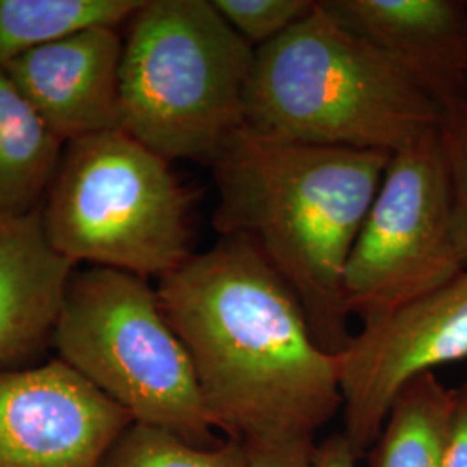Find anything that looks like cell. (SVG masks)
I'll return each mask as SVG.
<instances>
[{
    "mask_svg": "<svg viewBox=\"0 0 467 467\" xmlns=\"http://www.w3.org/2000/svg\"><path fill=\"white\" fill-rule=\"evenodd\" d=\"M75 267L50 246L40 210L0 223V366L52 336Z\"/></svg>",
    "mask_w": 467,
    "mask_h": 467,
    "instance_id": "12",
    "label": "cell"
},
{
    "mask_svg": "<svg viewBox=\"0 0 467 467\" xmlns=\"http://www.w3.org/2000/svg\"><path fill=\"white\" fill-rule=\"evenodd\" d=\"M132 424L61 358L0 370V467H102Z\"/></svg>",
    "mask_w": 467,
    "mask_h": 467,
    "instance_id": "9",
    "label": "cell"
},
{
    "mask_svg": "<svg viewBox=\"0 0 467 467\" xmlns=\"http://www.w3.org/2000/svg\"><path fill=\"white\" fill-rule=\"evenodd\" d=\"M218 13L253 49L285 34L306 16L314 0H212Z\"/></svg>",
    "mask_w": 467,
    "mask_h": 467,
    "instance_id": "17",
    "label": "cell"
},
{
    "mask_svg": "<svg viewBox=\"0 0 467 467\" xmlns=\"http://www.w3.org/2000/svg\"><path fill=\"white\" fill-rule=\"evenodd\" d=\"M127 25L119 129L167 161L212 167L246 125L256 49L212 0H144Z\"/></svg>",
    "mask_w": 467,
    "mask_h": 467,
    "instance_id": "4",
    "label": "cell"
},
{
    "mask_svg": "<svg viewBox=\"0 0 467 467\" xmlns=\"http://www.w3.org/2000/svg\"><path fill=\"white\" fill-rule=\"evenodd\" d=\"M467 358V268L362 326L337 355L343 436L357 461L381 433L397 393L419 374Z\"/></svg>",
    "mask_w": 467,
    "mask_h": 467,
    "instance_id": "8",
    "label": "cell"
},
{
    "mask_svg": "<svg viewBox=\"0 0 467 467\" xmlns=\"http://www.w3.org/2000/svg\"><path fill=\"white\" fill-rule=\"evenodd\" d=\"M440 139L451 177L453 237L467 267V99L443 111Z\"/></svg>",
    "mask_w": 467,
    "mask_h": 467,
    "instance_id": "18",
    "label": "cell"
},
{
    "mask_svg": "<svg viewBox=\"0 0 467 467\" xmlns=\"http://www.w3.org/2000/svg\"><path fill=\"white\" fill-rule=\"evenodd\" d=\"M156 289L225 438H316L341 410L337 357L320 348L298 296L246 241L220 237Z\"/></svg>",
    "mask_w": 467,
    "mask_h": 467,
    "instance_id": "1",
    "label": "cell"
},
{
    "mask_svg": "<svg viewBox=\"0 0 467 467\" xmlns=\"http://www.w3.org/2000/svg\"><path fill=\"white\" fill-rule=\"evenodd\" d=\"M466 4H467V2H466Z\"/></svg>",
    "mask_w": 467,
    "mask_h": 467,
    "instance_id": "22",
    "label": "cell"
},
{
    "mask_svg": "<svg viewBox=\"0 0 467 467\" xmlns=\"http://www.w3.org/2000/svg\"><path fill=\"white\" fill-rule=\"evenodd\" d=\"M441 118L418 85L320 2L256 49L246 94V127L256 134L395 154Z\"/></svg>",
    "mask_w": 467,
    "mask_h": 467,
    "instance_id": "3",
    "label": "cell"
},
{
    "mask_svg": "<svg viewBox=\"0 0 467 467\" xmlns=\"http://www.w3.org/2000/svg\"><path fill=\"white\" fill-rule=\"evenodd\" d=\"M391 154L314 146L246 125L213 161L220 237L243 239L298 296L320 348L341 355L353 334L345 268Z\"/></svg>",
    "mask_w": 467,
    "mask_h": 467,
    "instance_id": "2",
    "label": "cell"
},
{
    "mask_svg": "<svg viewBox=\"0 0 467 467\" xmlns=\"http://www.w3.org/2000/svg\"><path fill=\"white\" fill-rule=\"evenodd\" d=\"M144 0H0V67L96 26L119 28Z\"/></svg>",
    "mask_w": 467,
    "mask_h": 467,
    "instance_id": "15",
    "label": "cell"
},
{
    "mask_svg": "<svg viewBox=\"0 0 467 467\" xmlns=\"http://www.w3.org/2000/svg\"><path fill=\"white\" fill-rule=\"evenodd\" d=\"M466 268L438 127L391 154L345 268L347 308L366 326Z\"/></svg>",
    "mask_w": 467,
    "mask_h": 467,
    "instance_id": "7",
    "label": "cell"
},
{
    "mask_svg": "<svg viewBox=\"0 0 467 467\" xmlns=\"http://www.w3.org/2000/svg\"><path fill=\"white\" fill-rule=\"evenodd\" d=\"M314 438H258L244 441L248 467H316Z\"/></svg>",
    "mask_w": 467,
    "mask_h": 467,
    "instance_id": "19",
    "label": "cell"
},
{
    "mask_svg": "<svg viewBox=\"0 0 467 467\" xmlns=\"http://www.w3.org/2000/svg\"><path fill=\"white\" fill-rule=\"evenodd\" d=\"M102 467H248L243 441L223 438L196 447L177 434L134 422L108 453Z\"/></svg>",
    "mask_w": 467,
    "mask_h": 467,
    "instance_id": "16",
    "label": "cell"
},
{
    "mask_svg": "<svg viewBox=\"0 0 467 467\" xmlns=\"http://www.w3.org/2000/svg\"><path fill=\"white\" fill-rule=\"evenodd\" d=\"M191 202L170 161L117 129L67 142L40 213L73 264L163 279L192 256Z\"/></svg>",
    "mask_w": 467,
    "mask_h": 467,
    "instance_id": "5",
    "label": "cell"
},
{
    "mask_svg": "<svg viewBox=\"0 0 467 467\" xmlns=\"http://www.w3.org/2000/svg\"><path fill=\"white\" fill-rule=\"evenodd\" d=\"M345 30L379 50L447 111L467 99V4L459 0H322Z\"/></svg>",
    "mask_w": 467,
    "mask_h": 467,
    "instance_id": "11",
    "label": "cell"
},
{
    "mask_svg": "<svg viewBox=\"0 0 467 467\" xmlns=\"http://www.w3.org/2000/svg\"><path fill=\"white\" fill-rule=\"evenodd\" d=\"M443 467H467V383L453 388L451 438Z\"/></svg>",
    "mask_w": 467,
    "mask_h": 467,
    "instance_id": "20",
    "label": "cell"
},
{
    "mask_svg": "<svg viewBox=\"0 0 467 467\" xmlns=\"http://www.w3.org/2000/svg\"><path fill=\"white\" fill-rule=\"evenodd\" d=\"M63 150L0 67V223L40 210Z\"/></svg>",
    "mask_w": 467,
    "mask_h": 467,
    "instance_id": "13",
    "label": "cell"
},
{
    "mask_svg": "<svg viewBox=\"0 0 467 467\" xmlns=\"http://www.w3.org/2000/svg\"><path fill=\"white\" fill-rule=\"evenodd\" d=\"M119 28L96 26L30 50L4 69L65 146L119 129Z\"/></svg>",
    "mask_w": 467,
    "mask_h": 467,
    "instance_id": "10",
    "label": "cell"
},
{
    "mask_svg": "<svg viewBox=\"0 0 467 467\" xmlns=\"http://www.w3.org/2000/svg\"><path fill=\"white\" fill-rule=\"evenodd\" d=\"M357 462L343 433L331 434L316 447V467H357Z\"/></svg>",
    "mask_w": 467,
    "mask_h": 467,
    "instance_id": "21",
    "label": "cell"
},
{
    "mask_svg": "<svg viewBox=\"0 0 467 467\" xmlns=\"http://www.w3.org/2000/svg\"><path fill=\"white\" fill-rule=\"evenodd\" d=\"M453 389L434 372L403 384L368 451V467H443L451 438Z\"/></svg>",
    "mask_w": 467,
    "mask_h": 467,
    "instance_id": "14",
    "label": "cell"
},
{
    "mask_svg": "<svg viewBox=\"0 0 467 467\" xmlns=\"http://www.w3.org/2000/svg\"><path fill=\"white\" fill-rule=\"evenodd\" d=\"M52 339L59 358L134 422L196 447L220 441L191 357L150 279L109 267L75 270Z\"/></svg>",
    "mask_w": 467,
    "mask_h": 467,
    "instance_id": "6",
    "label": "cell"
}]
</instances>
